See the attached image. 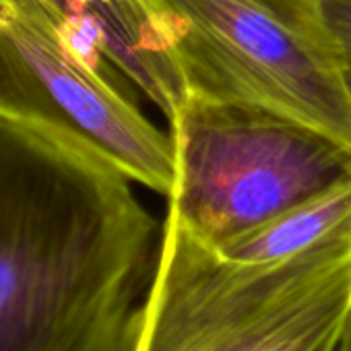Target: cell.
Returning a JSON list of instances; mask_svg holds the SVG:
<instances>
[{
  "label": "cell",
  "instance_id": "obj_5",
  "mask_svg": "<svg viewBox=\"0 0 351 351\" xmlns=\"http://www.w3.org/2000/svg\"><path fill=\"white\" fill-rule=\"evenodd\" d=\"M0 120L83 147L169 197L173 143L40 0H0Z\"/></svg>",
  "mask_w": 351,
  "mask_h": 351
},
{
  "label": "cell",
  "instance_id": "obj_3",
  "mask_svg": "<svg viewBox=\"0 0 351 351\" xmlns=\"http://www.w3.org/2000/svg\"><path fill=\"white\" fill-rule=\"evenodd\" d=\"M167 215L215 248L351 180V145L302 120L186 93Z\"/></svg>",
  "mask_w": 351,
  "mask_h": 351
},
{
  "label": "cell",
  "instance_id": "obj_9",
  "mask_svg": "<svg viewBox=\"0 0 351 351\" xmlns=\"http://www.w3.org/2000/svg\"><path fill=\"white\" fill-rule=\"evenodd\" d=\"M330 351H351V312L347 314V318H345V322H343V326H341V330H339V335H337V339H335V343L330 347Z\"/></svg>",
  "mask_w": 351,
  "mask_h": 351
},
{
  "label": "cell",
  "instance_id": "obj_8",
  "mask_svg": "<svg viewBox=\"0 0 351 351\" xmlns=\"http://www.w3.org/2000/svg\"><path fill=\"white\" fill-rule=\"evenodd\" d=\"M326 46L347 71L351 69V0H308Z\"/></svg>",
  "mask_w": 351,
  "mask_h": 351
},
{
  "label": "cell",
  "instance_id": "obj_4",
  "mask_svg": "<svg viewBox=\"0 0 351 351\" xmlns=\"http://www.w3.org/2000/svg\"><path fill=\"white\" fill-rule=\"evenodd\" d=\"M186 93L258 106L351 145V89L308 0H149Z\"/></svg>",
  "mask_w": 351,
  "mask_h": 351
},
{
  "label": "cell",
  "instance_id": "obj_2",
  "mask_svg": "<svg viewBox=\"0 0 351 351\" xmlns=\"http://www.w3.org/2000/svg\"><path fill=\"white\" fill-rule=\"evenodd\" d=\"M351 312V226L281 261L236 263L165 217L134 351H322Z\"/></svg>",
  "mask_w": 351,
  "mask_h": 351
},
{
  "label": "cell",
  "instance_id": "obj_10",
  "mask_svg": "<svg viewBox=\"0 0 351 351\" xmlns=\"http://www.w3.org/2000/svg\"><path fill=\"white\" fill-rule=\"evenodd\" d=\"M345 77H347V85H349V89H351V69L345 71Z\"/></svg>",
  "mask_w": 351,
  "mask_h": 351
},
{
  "label": "cell",
  "instance_id": "obj_11",
  "mask_svg": "<svg viewBox=\"0 0 351 351\" xmlns=\"http://www.w3.org/2000/svg\"><path fill=\"white\" fill-rule=\"evenodd\" d=\"M335 339H337V337H335ZM335 339H332V341H330V343H328V345H326V347H324L322 351H330V347H332V343H335Z\"/></svg>",
  "mask_w": 351,
  "mask_h": 351
},
{
  "label": "cell",
  "instance_id": "obj_1",
  "mask_svg": "<svg viewBox=\"0 0 351 351\" xmlns=\"http://www.w3.org/2000/svg\"><path fill=\"white\" fill-rule=\"evenodd\" d=\"M124 171L0 120V351H134L157 221Z\"/></svg>",
  "mask_w": 351,
  "mask_h": 351
},
{
  "label": "cell",
  "instance_id": "obj_7",
  "mask_svg": "<svg viewBox=\"0 0 351 351\" xmlns=\"http://www.w3.org/2000/svg\"><path fill=\"white\" fill-rule=\"evenodd\" d=\"M351 226V180L291 211L228 240L215 250L236 263H271L295 256Z\"/></svg>",
  "mask_w": 351,
  "mask_h": 351
},
{
  "label": "cell",
  "instance_id": "obj_6",
  "mask_svg": "<svg viewBox=\"0 0 351 351\" xmlns=\"http://www.w3.org/2000/svg\"><path fill=\"white\" fill-rule=\"evenodd\" d=\"M87 54L106 60L171 122L186 95L149 0H40Z\"/></svg>",
  "mask_w": 351,
  "mask_h": 351
}]
</instances>
